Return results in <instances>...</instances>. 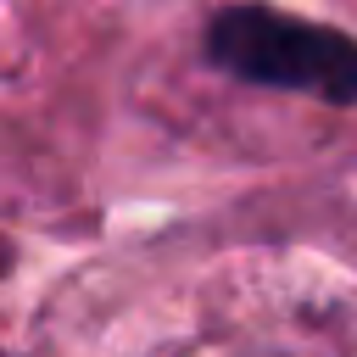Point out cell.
Wrapping results in <instances>:
<instances>
[{
    "instance_id": "cell-1",
    "label": "cell",
    "mask_w": 357,
    "mask_h": 357,
    "mask_svg": "<svg viewBox=\"0 0 357 357\" xmlns=\"http://www.w3.org/2000/svg\"><path fill=\"white\" fill-rule=\"evenodd\" d=\"M206 56L245 84L301 89L340 106L357 100V39L268 6H229L206 33Z\"/></svg>"
}]
</instances>
